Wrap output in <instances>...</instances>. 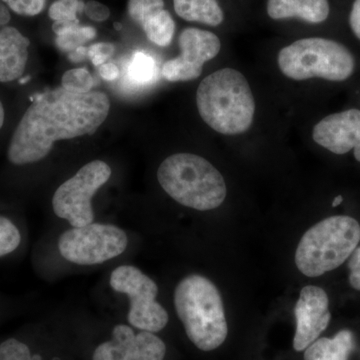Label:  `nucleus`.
I'll return each mask as SVG.
<instances>
[{"label":"nucleus","instance_id":"obj_12","mask_svg":"<svg viewBox=\"0 0 360 360\" xmlns=\"http://www.w3.org/2000/svg\"><path fill=\"white\" fill-rule=\"evenodd\" d=\"M295 314L296 330L293 348L296 352H303L319 338L330 322L328 293L319 286H305L300 291Z\"/></svg>","mask_w":360,"mask_h":360},{"label":"nucleus","instance_id":"obj_24","mask_svg":"<svg viewBox=\"0 0 360 360\" xmlns=\"http://www.w3.org/2000/svg\"><path fill=\"white\" fill-rule=\"evenodd\" d=\"M165 9L163 0H129L127 11L134 22L141 25L149 15Z\"/></svg>","mask_w":360,"mask_h":360},{"label":"nucleus","instance_id":"obj_28","mask_svg":"<svg viewBox=\"0 0 360 360\" xmlns=\"http://www.w3.org/2000/svg\"><path fill=\"white\" fill-rule=\"evenodd\" d=\"M84 13L86 14L87 18L96 22H103L110 16V8L96 0H90L85 4Z\"/></svg>","mask_w":360,"mask_h":360},{"label":"nucleus","instance_id":"obj_7","mask_svg":"<svg viewBox=\"0 0 360 360\" xmlns=\"http://www.w3.org/2000/svg\"><path fill=\"white\" fill-rule=\"evenodd\" d=\"M110 283L116 292L129 296L127 319L132 328L160 333L167 326L168 314L156 300L158 284L134 265H122L111 272Z\"/></svg>","mask_w":360,"mask_h":360},{"label":"nucleus","instance_id":"obj_18","mask_svg":"<svg viewBox=\"0 0 360 360\" xmlns=\"http://www.w3.org/2000/svg\"><path fill=\"white\" fill-rule=\"evenodd\" d=\"M52 30L56 34V46L61 51L71 52L96 37V30L92 26H82L79 20L54 21Z\"/></svg>","mask_w":360,"mask_h":360},{"label":"nucleus","instance_id":"obj_17","mask_svg":"<svg viewBox=\"0 0 360 360\" xmlns=\"http://www.w3.org/2000/svg\"><path fill=\"white\" fill-rule=\"evenodd\" d=\"M174 6L177 15L191 22L219 26L224 20L217 0H174Z\"/></svg>","mask_w":360,"mask_h":360},{"label":"nucleus","instance_id":"obj_13","mask_svg":"<svg viewBox=\"0 0 360 360\" xmlns=\"http://www.w3.org/2000/svg\"><path fill=\"white\" fill-rule=\"evenodd\" d=\"M312 139L335 155H345L354 149L360 162V110H348L324 117L315 125Z\"/></svg>","mask_w":360,"mask_h":360},{"label":"nucleus","instance_id":"obj_15","mask_svg":"<svg viewBox=\"0 0 360 360\" xmlns=\"http://www.w3.org/2000/svg\"><path fill=\"white\" fill-rule=\"evenodd\" d=\"M328 0H269L267 13L272 20L300 18L309 23H321L329 15Z\"/></svg>","mask_w":360,"mask_h":360},{"label":"nucleus","instance_id":"obj_14","mask_svg":"<svg viewBox=\"0 0 360 360\" xmlns=\"http://www.w3.org/2000/svg\"><path fill=\"white\" fill-rule=\"evenodd\" d=\"M30 45V39L15 27L0 28V82H11L22 77Z\"/></svg>","mask_w":360,"mask_h":360},{"label":"nucleus","instance_id":"obj_3","mask_svg":"<svg viewBox=\"0 0 360 360\" xmlns=\"http://www.w3.org/2000/svg\"><path fill=\"white\" fill-rule=\"evenodd\" d=\"M174 307L187 338L202 352L219 348L229 335L219 288L198 274L184 277L174 290Z\"/></svg>","mask_w":360,"mask_h":360},{"label":"nucleus","instance_id":"obj_11","mask_svg":"<svg viewBox=\"0 0 360 360\" xmlns=\"http://www.w3.org/2000/svg\"><path fill=\"white\" fill-rule=\"evenodd\" d=\"M167 345L155 333L139 330L131 326H115L111 340L96 348L92 360H163Z\"/></svg>","mask_w":360,"mask_h":360},{"label":"nucleus","instance_id":"obj_26","mask_svg":"<svg viewBox=\"0 0 360 360\" xmlns=\"http://www.w3.org/2000/svg\"><path fill=\"white\" fill-rule=\"evenodd\" d=\"M9 9L22 16H35L41 13L46 0H0Z\"/></svg>","mask_w":360,"mask_h":360},{"label":"nucleus","instance_id":"obj_32","mask_svg":"<svg viewBox=\"0 0 360 360\" xmlns=\"http://www.w3.org/2000/svg\"><path fill=\"white\" fill-rule=\"evenodd\" d=\"M87 51H89V49L84 46V45H82V46L77 47L75 51L70 52V54H68V59L75 63H82V61H84L85 59L89 58Z\"/></svg>","mask_w":360,"mask_h":360},{"label":"nucleus","instance_id":"obj_4","mask_svg":"<svg viewBox=\"0 0 360 360\" xmlns=\"http://www.w3.org/2000/svg\"><path fill=\"white\" fill-rule=\"evenodd\" d=\"M158 179L172 200L200 212L219 207L226 198L221 174L210 161L193 153H176L163 160Z\"/></svg>","mask_w":360,"mask_h":360},{"label":"nucleus","instance_id":"obj_27","mask_svg":"<svg viewBox=\"0 0 360 360\" xmlns=\"http://www.w3.org/2000/svg\"><path fill=\"white\" fill-rule=\"evenodd\" d=\"M115 47L110 42H98V44H92L89 47V58L94 66H101L106 63L115 53Z\"/></svg>","mask_w":360,"mask_h":360},{"label":"nucleus","instance_id":"obj_31","mask_svg":"<svg viewBox=\"0 0 360 360\" xmlns=\"http://www.w3.org/2000/svg\"><path fill=\"white\" fill-rule=\"evenodd\" d=\"M98 72L99 75L106 82H113V80L117 79L120 75L117 65L113 63H104L99 66Z\"/></svg>","mask_w":360,"mask_h":360},{"label":"nucleus","instance_id":"obj_25","mask_svg":"<svg viewBox=\"0 0 360 360\" xmlns=\"http://www.w3.org/2000/svg\"><path fill=\"white\" fill-rule=\"evenodd\" d=\"M0 360H33V357L25 343L9 338L0 343Z\"/></svg>","mask_w":360,"mask_h":360},{"label":"nucleus","instance_id":"obj_6","mask_svg":"<svg viewBox=\"0 0 360 360\" xmlns=\"http://www.w3.org/2000/svg\"><path fill=\"white\" fill-rule=\"evenodd\" d=\"M277 63L281 72L293 80L317 77L343 82L352 77L355 68L354 56L347 46L321 37L296 40L281 49Z\"/></svg>","mask_w":360,"mask_h":360},{"label":"nucleus","instance_id":"obj_19","mask_svg":"<svg viewBox=\"0 0 360 360\" xmlns=\"http://www.w3.org/2000/svg\"><path fill=\"white\" fill-rule=\"evenodd\" d=\"M142 30L153 44L167 47L172 44L175 32L174 18L165 9L151 14L141 23Z\"/></svg>","mask_w":360,"mask_h":360},{"label":"nucleus","instance_id":"obj_35","mask_svg":"<svg viewBox=\"0 0 360 360\" xmlns=\"http://www.w3.org/2000/svg\"><path fill=\"white\" fill-rule=\"evenodd\" d=\"M343 198L342 195L336 196L335 200H333V207H336V206L340 205L342 203Z\"/></svg>","mask_w":360,"mask_h":360},{"label":"nucleus","instance_id":"obj_33","mask_svg":"<svg viewBox=\"0 0 360 360\" xmlns=\"http://www.w3.org/2000/svg\"><path fill=\"white\" fill-rule=\"evenodd\" d=\"M11 13H9L8 7L0 1V26H6L11 21Z\"/></svg>","mask_w":360,"mask_h":360},{"label":"nucleus","instance_id":"obj_23","mask_svg":"<svg viewBox=\"0 0 360 360\" xmlns=\"http://www.w3.org/2000/svg\"><path fill=\"white\" fill-rule=\"evenodd\" d=\"M20 243L21 234L16 225L0 215V257L13 252Z\"/></svg>","mask_w":360,"mask_h":360},{"label":"nucleus","instance_id":"obj_10","mask_svg":"<svg viewBox=\"0 0 360 360\" xmlns=\"http://www.w3.org/2000/svg\"><path fill=\"white\" fill-rule=\"evenodd\" d=\"M180 54L163 65L161 73L170 82H191L200 77L206 61L212 60L221 49L219 37L207 30L186 28L179 39Z\"/></svg>","mask_w":360,"mask_h":360},{"label":"nucleus","instance_id":"obj_22","mask_svg":"<svg viewBox=\"0 0 360 360\" xmlns=\"http://www.w3.org/2000/svg\"><path fill=\"white\" fill-rule=\"evenodd\" d=\"M84 6L82 0H56L49 7V15L53 21H77Z\"/></svg>","mask_w":360,"mask_h":360},{"label":"nucleus","instance_id":"obj_34","mask_svg":"<svg viewBox=\"0 0 360 360\" xmlns=\"http://www.w3.org/2000/svg\"><path fill=\"white\" fill-rule=\"evenodd\" d=\"M4 117H6V115H4V105H2L1 101H0V129L4 127Z\"/></svg>","mask_w":360,"mask_h":360},{"label":"nucleus","instance_id":"obj_2","mask_svg":"<svg viewBox=\"0 0 360 360\" xmlns=\"http://www.w3.org/2000/svg\"><path fill=\"white\" fill-rule=\"evenodd\" d=\"M196 105L203 122L222 134H243L255 117L250 84L243 73L232 68L214 71L200 82Z\"/></svg>","mask_w":360,"mask_h":360},{"label":"nucleus","instance_id":"obj_21","mask_svg":"<svg viewBox=\"0 0 360 360\" xmlns=\"http://www.w3.org/2000/svg\"><path fill=\"white\" fill-rule=\"evenodd\" d=\"M63 89L72 94H84L91 91L96 84L94 77L85 68H75L66 71L61 79Z\"/></svg>","mask_w":360,"mask_h":360},{"label":"nucleus","instance_id":"obj_1","mask_svg":"<svg viewBox=\"0 0 360 360\" xmlns=\"http://www.w3.org/2000/svg\"><path fill=\"white\" fill-rule=\"evenodd\" d=\"M11 137L7 156L13 165L39 162L56 141L96 132L108 118L110 101L101 91L77 94L63 86L35 96Z\"/></svg>","mask_w":360,"mask_h":360},{"label":"nucleus","instance_id":"obj_30","mask_svg":"<svg viewBox=\"0 0 360 360\" xmlns=\"http://www.w3.org/2000/svg\"><path fill=\"white\" fill-rule=\"evenodd\" d=\"M349 25L355 37L360 40V0H355L349 15Z\"/></svg>","mask_w":360,"mask_h":360},{"label":"nucleus","instance_id":"obj_8","mask_svg":"<svg viewBox=\"0 0 360 360\" xmlns=\"http://www.w3.org/2000/svg\"><path fill=\"white\" fill-rule=\"evenodd\" d=\"M129 245L124 231L112 224H92L71 227L58 239V250L68 262L101 264L122 255Z\"/></svg>","mask_w":360,"mask_h":360},{"label":"nucleus","instance_id":"obj_9","mask_svg":"<svg viewBox=\"0 0 360 360\" xmlns=\"http://www.w3.org/2000/svg\"><path fill=\"white\" fill-rule=\"evenodd\" d=\"M111 176V168L103 160L90 161L56 189L52 198L53 212L72 227L94 222L92 198Z\"/></svg>","mask_w":360,"mask_h":360},{"label":"nucleus","instance_id":"obj_29","mask_svg":"<svg viewBox=\"0 0 360 360\" xmlns=\"http://www.w3.org/2000/svg\"><path fill=\"white\" fill-rule=\"evenodd\" d=\"M349 283L354 290L360 291V246L355 248L348 262Z\"/></svg>","mask_w":360,"mask_h":360},{"label":"nucleus","instance_id":"obj_5","mask_svg":"<svg viewBox=\"0 0 360 360\" xmlns=\"http://www.w3.org/2000/svg\"><path fill=\"white\" fill-rule=\"evenodd\" d=\"M359 241L357 220L345 215L328 217L303 234L296 250V266L304 276H321L345 264Z\"/></svg>","mask_w":360,"mask_h":360},{"label":"nucleus","instance_id":"obj_16","mask_svg":"<svg viewBox=\"0 0 360 360\" xmlns=\"http://www.w3.org/2000/svg\"><path fill=\"white\" fill-rule=\"evenodd\" d=\"M355 347L354 333L347 329L333 338H317L304 352V360H348Z\"/></svg>","mask_w":360,"mask_h":360},{"label":"nucleus","instance_id":"obj_20","mask_svg":"<svg viewBox=\"0 0 360 360\" xmlns=\"http://www.w3.org/2000/svg\"><path fill=\"white\" fill-rule=\"evenodd\" d=\"M129 84L135 86L150 84L156 75V63L153 56L146 52H135L127 70Z\"/></svg>","mask_w":360,"mask_h":360}]
</instances>
